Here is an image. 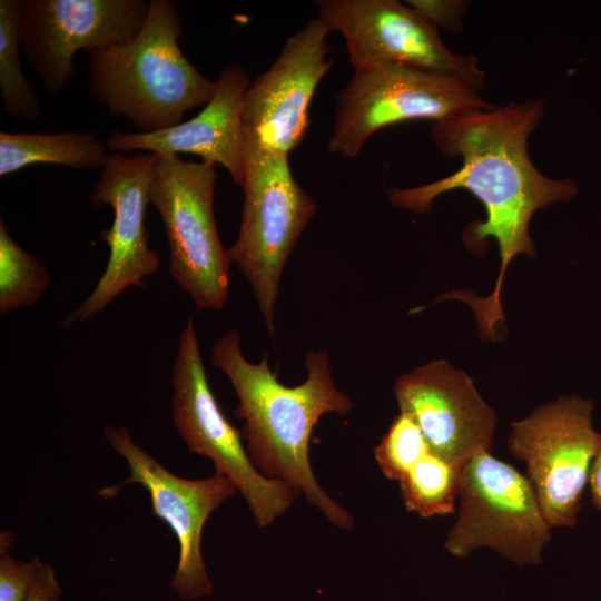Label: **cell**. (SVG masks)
<instances>
[{"label": "cell", "instance_id": "21", "mask_svg": "<svg viewBox=\"0 0 601 601\" xmlns=\"http://www.w3.org/2000/svg\"><path fill=\"white\" fill-rule=\"evenodd\" d=\"M41 559L18 560L9 552L0 553V601H23L29 593Z\"/></svg>", "mask_w": 601, "mask_h": 601}, {"label": "cell", "instance_id": "15", "mask_svg": "<svg viewBox=\"0 0 601 601\" xmlns=\"http://www.w3.org/2000/svg\"><path fill=\"white\" fill-rule=\"evenodd\" d=\"M393 392L400 412L447 462L462 469L474 454L491 451L497 416L464 371L432 361L397 377Z\"/></svg>", "mask_w": 601, "mask_h": 601}, {"label": "cell", "instance_id": "22", "mask_svg": "<svg viewBox=\"0 0 601 601\" xmlns=\"http://www.w3.org/2000/svg\"><path fill=\"white\" fill-rule=\"evenodd\" d=\"M433 26H441L450 31L461 29L466 2L452 0H408L405 2Z\"/></svg>", "mask_w": 601, "mask_h": 601}, {"label": "cell", "instance_id": "18", "mask_svg": "<svg viewBox=\"0 0 601 601\" xmlns=\"http://www.w3.org/2000/svg\"><path fill=\"white\" fill-rule=\"evenodd\" d=\"M108 155L107 144L92 131L0 132V177L37 164L100 169Z\"/></svg>", "mask_w": 601, "mask_h": 601}, {"label": "cell", "instance_id": "1", "mask_svg": "<svg viewBox=\"0 0 601 601\" xmlns=\"http://www.w3.org/2000/svg\"><path fill=\"white\" fill-rule=\"evenodd\" d=\"M542 116L543 102L534 100L436 121L432 141L444 156L461 157V168L430 184L387 190L394 207L416 214L428 213L436 197L457 188L469 190L484 205L485 220L472 223L464 237L470 248L485 238L497 242L501 265L495 287L487 297L466 290L442 295L473 309L483 339L496 341L495 327L504 319L501 290L510 262L522 254L535 255L529 234L533 214L551 204L570 201L579 194L573 180L551 179L530 160L528 139Z\"/></svg>", "mask_w": 601, "mask_h": 601}, {"label": "cell", "instance_id": "11", "mask_svg": "<svg viewBox=\"0 0 601 601\" xmlns=\"http://www.w3.org/2000/svg\"><path fill=\"white\" fill-rule=\"evenodd\" d=\"M148 10L145 0H22L21 48L45 90L57 95L73 79L79 50L130 42Z\"/></svg>", "mask_w": 601, "mask_h": 601}, {"label": "cell", "instance_id": "7", "mask_svg": "<svg viewBox=\"0 0 601 601\" xmlns=\"http://www.w3.org/2000/svg\"><path fill=\"white\" fill-rule=\"evenodd\" d=\"M171 386L173 423L188 451L209 459L215 472L231 481L258 528L273 524L298 494L263 475L250 461L240 431L226 418L209 386L193 316L179 335Z\"/></svg>", "mask_w": 601, "mask_h": 601}, {"label": "cell", "instance_id": "3", "mask_svg": "<svg viewBox=\"0 0 601 601\" xmlns=\"http://www.w3.org/2000/svg\"><path fill=\"white\" fill-rule=\"evenodd\" d=\"M181 32L176 3L150 0L145 24L134 40L88 52L91 98L141 134L171 128L188 110L206 106L217 81L188 61L178 43Z\"/></svg>", "mask_w": 601, "mask_h": 601}, {"label": "cell", "instance_id": "2", "mask_svg": "<svg viewBox=\"0 0 601 601\" xmlns=\"http://www.w3.org/2000/svg\"><path fill=\"white\" fill-rule=\"evenodd\" d=\"M210 363L228 377L237 395L234 413L244 421L240 433L255 467L304 495L331 524L351 530L352 514L319 485L309 461V439L319 418L326 413L345 415L353 408L333 383L328 354L307 352V377L289 387L270 371L267 353L257 364L247 361L238 331L230 329L214 342Z\"/></svg>", "mask_w": 601, "mask_h": 601}, {"label": "cell", "instance_id": "10", "mask_svg": "<svg viewBox=\"0 0 601 601\" xmlns=\"http://www.w3.org/2000/svg\"><path fill=\"white\" fill-rule=\"evenodd\" d=\"M104 436L126 461L130 473L121 483L99 489L98 495L109 500L126 485H141L150 496L155 516L171 529L178 541L170 590L180 600L210 597L214 588L201 554L203 530L211 513L237 493L235 485L217 472L199 480L171 473L132 440L126 426H106Z\"/></svg>", "mask_w": 601, "mask_h": 601}, {"label": "cell", "instance_id": "13", "mask_svg": "<svg viewBox=\"0 0 601 601\" xmlns=\"http://www.w3.org/2000/svg\"><path fill=\"white\" fill-rule=\"evenodd\" d=\"M157 155L126 156L110 152L90 195L93 206L114 210L109 228L100 238L109 247L106 268L90 295L62 321L63 328L80 325L111 304L129 287H142L144 279L157 273L159 254L149 247L145 225Z\"/></svg>", "mask_w": 601, "mask_h": 601}, {"label": "cell", "instance_id": "23", "mask_svg": "<svg viewBox=\"0 0 601 601\" xmlns=\"http://www.w3.org/2000/svg\"><path fill=\"white\" fill-rule=\"evenodd\" d=\"M62 590L51 564L41 561L35 582L23 601H61Z\"/></svg>", "mask_w": 601, "mask_h": 601}, {"label": "cell", "instance_id": "25", "mask_svg": "<svg viewBox=\"0 0 601 601\" xmlns=\"http://www.w3.org/2000/svg\"><path fill=\"white\" fill-rule=\"evenodd\" d=\"M13 534L9 531H1L0 534V553L9 552L10 548L13 545Z\"/></svg>", "mask_w": 601, "mask_h": 601}, {"label": "cell", "instance_id": "8", "mask_svg": "<svg viewBox=\"0 0 601 601\" xmlns=\"http://www.w3.org/2000/svg\"><path fill=\"white\" fill-rule=\"evenodd\" d=\"M456 519L444 548L464 559L489 548L518 565H539L550 542L548 523L529 479L491 451L461 469Z\"/></svg>", "mask_w": 601, "mask_h": 601}, {"label": "cell", "instance_id": "19", "mask_svg": "<svg viewBox=\"0 0 601 601\" xmlns=\"http://www.w3.org/2000/svg\"><path fill=\"white\" fill-rule=\"evenodd\" d=\"M22 0H0V98L7 116L36 121L42 114L37 91L20 62Z\"/></svg>", "mask_w": 601, "mask_h": 601}, {"label": "cell", "instance_id": "12", "mask_svg": "<svg viewBox=\"0 0 601 601\" xmlns=\"http://www.w3.org/2000/svg\"><path fill=\"white\" fill-rule=\"evenodd\" d=\"M318 17L345 40L353 69L392 62L455 77L473 89L485 72L475 56L453 53L436 27L396 0H318Z\"/></svg>", "mask_w": 601, "mask_h": 601}, {"label": "cell", "instance_id": "14", "mask_svg": "<svg viewBox=\"0 0 601 601\" xmlns=\"http://www.w3.org/2000/svg\"><path fill=\"white\" fill-rule=\"evenodd\" d=\"M332 32L321 18L288 37L272 66L250 81L243 111L244 138L288 155L309 126L313 96L332 67Z\"/></svg>", "mask_w": 601, "mask_h": 601}, {"label": "cell", "instance_id": "16", "mask_svg": "<svg viewBox=\"0 0 601 601\" xmlns=\"http://www.w3.org/2000/svg\"><path fill=\"white\" fill-rule=\"evenodd\" d=\"M216 91L200 112L189 120L151 134L112 130L107 138L111 152L146 150L157 155L193 154L205 162L224 167L234 183L244 179L243 111L250 85L238 65L221 69Z\"/></svg>", "mask_w": 601, "mask_h": 601}, {"label": "cell", "instance_id": "20", "mask_svg": "<svg viewBox=\"0 0 601 601\" xmlns=\"http://www.w3.org/2000/svg\"><path fill=\"white\" fill-rule=\"evenodd\" d=\"M50 280L46 267L12 239L0 220V314L32 306Z\"/></svg>", "mask_w": 601, "mask_h": 601}, {"label": "cell", "instance_id": "9", "mask_svg": "<svg viewBox=\"0 0 601 601\" xmlns=\"http://www.w3.org/2000/svg\"><path fill=\"white\" fill-rule=\"evenodd\" d=\"M591 398L562 395L511 424L508 450L526 465L541 510L553 528H573L589 485L601 433Z\"/></svg>", "mask_w": 601, "mask_h": 601}, {"label": "cell", "instance_id": "4", "mask_svg": "<svg viewBox=\"0 0 601 601\" xmlns=\"http://www.w3.org/2000/svg\"><path fill=\"white\" fill-rule=\"evenodd\" d=\"M288 157L244 138L242 219L228 249L270 335L284 266L317 211V204L295 180Z\"/></svg>", "mask_w": 601, "mask_h": 601}, {"label": "cell", "instance_id": "24", "mask_svg": "<svg viewBox=\"0 0 601 601\" xmlns=\"http://www.w3.org/2000/svg\"><path fill=\"white\" fill-rule=\"evenodd\" d=\"M589 489L593 508L601 511V442L591 467Z\"/></svg>", "mask_w": 601, "mask_h": 601}, {"label": "cell", "instance_id": "6", "mask_svg": "<svg viewBox=\"0 0 601 601\" xmlns=\"http://www.w3.org/2000/svg\"><path fill=\"white\" fill-rule=\"evenodd\" d=\"M335 97L328 150L355 158L382 128L403 121L444 120L452 116L492 110L479 91L462 80L401 63L376 62L353 69Z\"/></svg>", "mask_w": 601, "mask_h": 601}, {"label": "cell", "instance_id": "17", "mask_svg": "<svg viewBox=\"0 0 601 601\" xmlns=\"http://www.w3.org/2000/svg\"><path fill=\"white\" fill-rule=\"evenodd\" d=\"M374 456L385 477L398 483L408 512L423 519L455 512L461 467L432 450L411 416L394 417Z\"/></svg>", "mask_w": 601, "mask_h": 601}, {"label": "cell", "instance_id": "5", "mask_svg": "<svg viewBox=\"0 0 601 601\" xmlns=\"http://www.w3.org/2000/svg\"><path fill=\"white\" fill-rule=\"evenodd\" d=\"M215 165L157 155L149 200L166 233L170 275L197 311L221 309L229 297L233 262L215 220Z\"/></svg>", "mask_w": 601, "mask_h": 601}]
</instances>
